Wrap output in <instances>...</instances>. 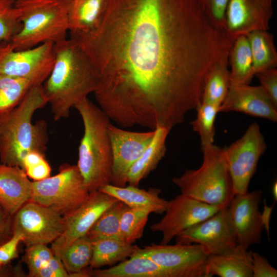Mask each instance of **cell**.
<instances>
[{
	"instance_id": "41",
	"label": "cell",
	"mask_w": 277,
	"mask_h": 277,
	"mask_svg": "<svg viewBox=\"0 0 277 277\" xmlns=\"http://www.w3.org/2000/svg\"><path fill=\"white\" fill-rule=\"evenodd\" d=\"M35 277H69V274L60 258L54 254L37 272Z\"/></svg>"
},
{
	"instance_id": "37",
	"label": "cell",
	"mask_w": 277,
	"mask_h": 277,
	"mask_svg": "<svg viewBox=\"0 0 277 277\" xmlns=\"http://www.w3.org/2000/svg\"><path fill=\"white\" fill-rule=\"evenodd\" d=\"M203 11L216 27H224L226 9L229 0H197Z\"/></svg>"
},
{
	"instance_id": "34",
	"label": "cell",
	"mask_w": 277,
	"mask_h": 277,
	"mask_svg": "<svg viewBox=\"0 0 277 277\" xmlns=\"http://www.w3.org/2000/svg\"><path fill=\"white\" fill-rule=\"evenodd\" d=\"M16 0H0V43L9 42L22 28Z\"/></svg>"
},
{
	"instance_id": "19",
	"label": "cell",
	"mask_w": 277,
	"mask_h": 277,
	"mask_svg": "<svg viewBox=\"0 0 277 277\" xmlns=\"http://www.w3.org/2000/svg\"><path fill=\"white\" fill-rule=\"evenodd\" d=\"M32 181L21 168L0 164V205L11 216L31 200Z\"/></svg>"
},
{
	"instance_id": "5",
	"label": "cell",
	"mask_w": 277,
	"mask_h": 277,
	"mask_svg": "<svg viewBox=\"0 0 277 277\" xmlns=\"http://www.w3.org/2000/svg\"><path fill=\"white\" fill-rule=\"evenodd\" d=\"M73 0H16L22 23L21 30L10 42L15 50L54 44L66 39Z\"/></svg>"
},
{
	"instance_id": "3",
	"label": "cell",
	"mask_w": 277,
	"mask_h": 277,
	"mask_svg": "<svg viewBox=\"0 0 277 277\" xmlns=\"http://www.w3.org/2000/svg\"><path fill=\"white\" fill-rule=\"evenodd\" d=\"M47 104L42 85H34L17 106L0 114L1 163L23 169V159L29 152L45 154L48 141L47 123L41 120L33 123L32 118Z\"/></svg>"
},
{
	"instance_id": "14",
	"label": "cell",
	"mask_w": 277,
	"mask_h": 277,
	"mask_svg": "<svg viewBox=\"0 0 277 277\" xmlns=\"http://www.w3.org/2000/svg\"><path fill=\"white\" fill-rule=\"evenodd\" d=\"M119 201L100 190L89 192L85 201L78 207L63 215L64 228L62 234L51 243L56 254L76 239L87 234L102 214Z\"/></svg>"
},
{
	"instance_id": "17",
	"label": "cell",
	"mask_w": 277,
	"mask_h": 277,
	"mask_svg": "<svg viewBox=\"0 0 277 277\" xmlns=\"http://www.w3.org/2000/svg\"><path fill=\"white\" fill-rule=\"evenodd\" d=\"M274 0H229L223 30L232 41L255 30H268Z\"/></svg>"
},
{
	"instance_id": "29",
	"label": "cell",
	"mask_w": 277,
	"mask_h": 277,
	"mask_svg": "<svg viewBox=\"0 0 277 277\" xmlns=\"http://www.w3.org/2000/svg\"><path fill=\"white\" fill-rule=\"evenodd\" d=\"M92 248V241L85 235L55 254L61 259L69 276L77 277L79 273L90 266Z\"/></svg>"
},
{
	"instance_id": "38",
	"label": "cell",
	"mask_w": 277,
	"mask_h": 277,
	"mask_svg": "<svg viewBox=\"0 0 277 277\" xmlns=\"http://www.w3.org/2000/svg\"><path fill=\"white\" fill-rule=\"evenodd\" d=\"M23 239L21 233L14 232L10 239L0 245V264L2 265L7 264L17 257V247Z\"/></svg>"
},
{
	"instance_id": "7",
	"label": "cell",
	"mask_w": 277,
	"mask_h": 277,
	"mask_svg": "<svg viewBox=\"0 0 277 277\" xmlns=\"http://www.w3.org/2000/svg\"><path fill=\"white\" fill-rule=\"evenodd\" d=\"M89 194L76 165H62L58 172L32 181V201L50 208L63 216L81 205Z\"/></svg>"
},
{
	"instance_id": "25",
	"label": "cell",
	"mask_w": 277,
	"mask_h": 277,
	"mask_svg": "<svg viewBox=\"0 0 277 277\" xmlns=\"http://www.w3.org/2000/svg\"><path fill=\"white\" fill-rule=\"evenodd\" d=\"M95 277H169L165 270L148 258L133 254L116 265L92 270Z\"/></svg>"
},
{
	"instance_id": "4",
	"label": "cell",
	"mask_w": 277,
	"mask_h": 277,
	"mask_svg": "<svg viewBox=\"0 0 277 277\" xmlns=\"http://www.w3.org/2000/svg\"><path fill=\"white\" fill-rule=\"evenodd\" d=\"M74 108L79 113L84 126L76 166L89 192L98 190L111 181L112 157L108 133L110 120L88 97Z\"/></svg>"
},
{
	"instance_id": "16",
	"label": "cell",
	"mask_w": 277,
	"mask_h": 277,
	"mask_svg": "<svg viewBox=\"0 0 277 277\" xmlns=\"http://www.w3.org/2000/svg\"><path fill=\"white\" fill-rule=\"evenodd\" d=\"M261 190L234 195L227 207L238 245L248 248L260 242L264 226L259 205Z\"/></svg>"
},
{
	"instance_id": "11",
	"label": "cell",
	"mask_w": 277,
	"mask_h": 277,
	"mask_svg": "<svg viewBox=\"0 0 277 277\" xmlns=\"http://www.w3.org/2000/svg\"><path fill=\"white\" fill-rule=\"evenodd\" d=\"M64 228L62 214L32 201L24 204L12 216V232L21 233L27 247L51 244L62 234Z\"/></svg>"
},
{
	"instance_id": "28",
	"label": "cell",
	"mask_w": 277,
	"mask_h": 277,
	"mask_svg": "<svg viewBox=\"0 0 277 277\" xmlns=\"http://www.w3.org/2000/svg\"><path fill=\"white\" fill-rule=\"evenodd\" d=\"M228 57L213 65L207 73L204 81L202 102L220 106L230 86Z\"/></svg>"
},
{
	"instance_id": "2",
	"label": "cell",
	"mask_w": 277,
	"mask_h": 277,
	"mask_svg": "<svg viewBox=\"0 0 277 277\" xmlns=\"http://www.w3.org/2000/svg\"><path fill=\"white\" fill-rule=\"evenodd\" d=\"M54 65L42 87L53 118L58 121L68 117L78 102L94 93L99 76L86 53L74 40L54 44Z\"/></svg>"
},
{
	"instance_id": "23",
	"label": "cell",
	"mask_w": 277,
	"mask_h": 277,
	"mask_svg": "<svg viewBox=\"0 0 277 277\" xmlns=\"http://www.w3.org/2000/svg\"><path fill=\"white\" fill-rule=\"evenodd\" d=\"M171 129L158 126L151 142L142 155L129 169L127 176V184L138 186L141 181L154 170L166 152V142Z\"/></svg>"
},
{
	"instance_id": "10",
	"label": "cell",
	"mask_w": 277,
	"mask_h": 277,
	"mask_svg": "<svg viewBox=\"0 0 277 277\" xmlns=\"http://www.w3.org/2000/svg\"><path fill=\"white\" fill-rule=\"evenodd\" d=\"M134 254L151 259L166 271L169 277H205L209 253L200 244L156 245L139 248Z\"/></svg>"
},
{
	"instance_id": "31",
	"label": "cell",
	"mask_w": 277,
	"mask_h": 277,
	"mask_svg": "<svg viewBox=\"0 0 277 277\" xmlns=\"http://www.w3.org/2000/svg\"><path fill=\"white\" fill-rule=\"evenodd\" d=\"M127 207L118 201L102 214L86 235L92 241L108 237L120 238L121 217Z\"/></svg>"
},
{
	"instance_id": "12",
	"label": "cell",
	"mask_w": 277,
	"mask_h": 277,
	"mask_svg": "<svg viewBox=\"0 0 277 277\" xmlns=\"http://www.w3.org/2000/svg\"><path fill=\"white\" fill-rule=\"evenodd\" d=\"M220 209L181 194L168 202L164 216L152 224L150 229L162 233L160 244H168L179 233L207 219Z\"/></svg>"
},
{
	"instance_id": "40",
	"label": "cell",
	"mask_w": 277,
	"mask_h": 277,
	"mask_svg": "<svg viewBox=\"0 0 277 277\" xmlns=\"http://www.w3.org/2000/svg\"><path fill=\"white\" fill-rule=\"evenodd\" d=\"M251 267L252 277L277 276V270L258 252H252Z\"/></svg>"
},
{
	"instance_id": "26",
	"label": "cell",
	"mask_w": 277,
	"mask_h": 277,
	"mask_svg": "<svg viewBox=\"0 0 277 277\" xmlns=\"http://www.w3.org/2000/svg\"><path fill=\"white\" fill-rule=\"evenodd\" d=\"M230 84H249L255 75L248 39L246 35L235 38L228 54Z\"/></svg>"
},
{
	"instance_id": "20",
	"label": "cell",
	"mask_w": 277,
	"mask_h": 277,
	"mask_svg": "<svg viewBox=\"0 0 277 277\" xmlns=\"http://www.w3.org/2000/svg\"><path fill=\"white\" fill-rule=\"evenodd\" d=\"M251 250L238 245L231 251L209 254L205 266V277H252Z\"/></svg>"
},
{
	"instance_id": "18",
	"label": "cell",
	"mask_w": 277,
	"mask_h": 277,
	"mask_svg": "<svg viewBox=\"0 0 277 277\" xmlns=\"http://www.w3.org/2000/svg\"><path fill=\"white\" fill-rule=\"evenodd\" d=\"M231 111L277 122V105L261 85L230 84L219 112Z\"/></svg>"
},
{
	"instance_id": "30",
	"label": "cell",
	"mask_w": 277,
	"mask_h": 277,
	"mask_svg": "<svg viewBox=\"0 0 277 277\" xmlns=\"http://www.w3.org/2000/svg\"><path fill=\"white\" fill-rule=\"evenodd\" d=\"M32 86L27 80L0 74V114L17 106Z\"/></svg>"
},
{
	"instance_id": "36",
	"label": "cell",
	"mask_w": 277,
	"mask_h": 277,
	"mask_svg": "<svg viewBox=\"0 0 277 277\" xmlns=\"http://www.w3.org/2000/svg\"><path fill=\"white\" fill-rule=\"evenodd\" d=\"M23 169L33 181H39L49 177L51 168L45 159V154L31 151L24 157Z\"/></svg>"
},
{
	"instance_id": "27",
	"label": "cell",
	"mask_w": 277,
	"mask_h": 277,
	"mask_svg": "<svg viewBox=\"0 0 277 277\" xmlns=\"http://www.w3.org/2000/svg\"><path fill=\"white\" fill-rule=\"evenodd\" d=\"M246 35L250 45L254 74L276 68L277 52L273 35L268 30H255Z\"/></svg>"
},
{
	"instance_id": "8",
	"label": "cell",
	"mask_w": 277,
	"mask_h": 277,
	"mask_svg": "<svg viewBox=\"0 0 277 277\" xmlns=\"http://www.w3.org/2000/svg\"><path fill=\"white\" fill-rule=\"evenodd\" d=\"M54 44L15 50L10 42L0 43V74L27 80L33 85H43L54 65Z\"/></svg>"
},
{
	"instance_id": "45",
	"label": "cell",
	"mask_w": 277,
	"mask_h": 277,
	"mask_svg": "<svg viewBox=\"0 0 277 277\" xmlns=\"http://www.w3.org/2000/svg\"><path fill=\"white\" fill-rule=\"evenodd\" d=\"M73 2H75L77 1L78 0H73Z\"/></svg>"
},
{
	"instance_id": "6",
	"label": "cell",
	"mask_w": 277,
	"mask_h": 277,
	"mask_svg": "<svg viewBox=\"0 0 277 277\" xmlns=\"http://www.w3.org/2000/svg\"><path fill=\"white\" fill-rule=\"evenodd\" d=\"M202 165L172 179L181 194L221 209L227 208L235 194L223 148L214 144L201 147Z\"/></svg>"
},
{
	"instance_id": "46",
	"label": "cell",
	"mask_w": 277,
	"mask_h": 277,
	"mask_svg": "<svg viewBox=\"0 0 277 277\" xmlns=\"http://www.w3.org/2000/svg\"><path fill=\"white\" fill-rule=\"evenodd\" d=\"M2 266V265L0 264V268H1V267Z\"/></svg>"
},
{
	"instance_id": "1",
	"label": "cell",
	"mask_w": 277,
	"mask_h": 277,
	"mask_svg": "<svg viewBox=\"0 0 277 277\" xmlns=\"http://www.w3.org/2000/svg\"><path fill=\"white\" fill-rule=\"evenodd\" d=\"M70 38L98 74V107L121 127L149 130L184 122L233 42L197 0H109L97 29Z\"/></svg>"
},
{
	"instance_id": "39",
	"label": "cell",
	"mask_w": 277,
	"mask_h": 277,
	"mask_svg": "<svg viewBox=\"0 0 277 277\" xmlns=\"http://www.w3.org/2000/svg\"><path fill=\"white\" fill-rule=\"evenodd\" d=\"M261 86L264 89L273 102L277 105V69H268L256 73Z\"/></svg>"
},
{
	"instance_id": "35",
	"label": "cell",
	"mask_w": 277,
	"mask_h": 277,
	"mask_svg": "<svg viewBox=\"0 0 277 277\" xmlns=\"http://www.w3.org/2000/svg\"><path fill=\"white\" fill-rule=\"evenodd\" d=\"M54 255L47 245L37 244L27 247L23 258L28 268V276L35 277L37 272L43 267Z\"/></svg>"
},
{
	"instance_id": "15",
	"label": "cell",
	"mask_w": 277,
	"mask_h": 277,
	"mask_svg": "<svg viewBox=\"0 0 277 277\" xmlns=\"http://www.w3.org/2000/svg\"><path fill=\"white\" fill-rule=\"evenodd\" d=\"M112 166L110 184L127 185L128 172L153 138L154 130L137 132L124 130L111 123L108 126Z\"/></svg>"
},
{
	"instance_id": "22",
	"label": "cell",
	"mask_w": 277,
	"mask_h": 277,
	"mask_svg": "<svg viewBox=\"0 0 277 277\" xmlns=\"http://www.w3.org/2000/svg\"><path fill=\"white\" fill-rule=\"evenodd\" d=\"M109 0H78L72 4L69 14L70 37L90 34L103 21Z\"/></svg>"
},
{
	"instance_id": "9",
	"label": "cell",
	"mask_w": 277,
	"mask_h": 277,
	"mask_svg": "<svg viewBox=\"0 0 277 277\" xmlns=\"http://www.w3.org/2000/svg\"><path fill=\"white\" fill-rule=\"evenodd\" d=\"M266 144L256 123L251 124L243 136L224 149L235 195L248 191Z\"/></svg>"
},
{
	"instance_id": "42",
	"label": "cell",
	"mask_w": 277,
	"mask_h": 277,
	"mask_svg": "<svg viewBox=\"0 0 277 277\" xmlns=\"http://www.w3.org/2000/svg\"><path fill=\"white\" fill-rule=\"evenodd\" d=\"M12 222V216L0 205V241H6L13 234Z\"/></svg>"
},
{
	"instance_id": "43",
	"label": "cell",
	"mask_w": 277,
	"mask_h": 277,
	"mask_svg": "<svg viewBox=\"0 0 277 277\" xmlns=\"http://www.w3.org/2000/svg\"><path fill=\"white\" fill-rule=\"evenodd\" d=\"M272 207H268L265 206L264 212L262 213V217L264 226V228L269 230V222L270 219V215L272 211Z\"/></svg>"
},
{
	"instance_id": "32",
	"label": "cell",
	"mask_w": 277,
	"mask_h": 277,
	"mask_svg": "<svg viewBox=\"0 0 277 277\" xmlns=\"http://www.w3.org/2000/svg\"><path fill=\"white\" fill-rule=\"evenodd\" d=\"M150 211L127 207L120 220V238L126 243L133 244L143 235Z\"/></svg>"
},
{
	"instance_id": "24",
	"label": "cell",
	"mask_w": 277,
	"mask_h": 277,
	"mask_svg": "<svg viewBox=\"0 0 277 277\" xmlns=\"http://www.w3.org/2000/svg\"><path fill=\"white\" fill-rule=\"evenodd\" d=\"M92 242L91 268L112 266L132 256L139 247L125 242L119 237H108Z\"/></svg>"
},
{
	"instance_id": "44",
	"label": "cell",
	"mask_w": 277,
	"mask_h": 277,
	"mask_svg": "<svg viewBox=\"0 0 277 277\" xmlns=\"http://www.w3.org/2000/svg\"><path fill=\"white\" fill-rule=\"evenodd\" d=\"M272 195H273L274 200L275 202H276L277 200V182L276 181H275L272 185Z\"/></svg>"
},
{
	"instance_id": "13",
	"label": "cell",
	"mask_w": 277,
	"mask_h": 277,
	"mask_svg": "<svg viewBox=\"0 0 277 277\" xmlns=\"http://www.w3.org/2000/svg\"><path fill=\"white\" fill-rule=\"evenodd\" d=\"M176 243L197 244L209 254H222L238 245L227 208L219 210L207 219L188 228L175 238Z\"/></svg>"
},
{
	"instance_id": "21",
	"label": "cell",
	"mask_w": 277,
	"mask_h": 277,
	"mask_svg": "<svg viewBox=\"0 0 277 277\" xmlns=\"http://www.w3.org/2000/svg\"><path fill=\"white\" fill-rule=\"evenodd\" d=\"M98 190L115 197L129 208L145 209L155 214L164 213L168 202L160 196L161 191L156 188L146 190L138 186L118 187L110 184Z\"/></svg>"
},
{
	"instance_id": "33",
	"label": "cell",
	"mask_w": 277,
	"mask_h": 277,
	"mask_svg": "<svg viewBox=\"0 0 277 277\" xmlns=\"http://www.w3.org/2000/svg\"><path fill=\"white\" fill-rule=\"evenodd\" d=\"M220 106L201 102L195 108L196 118L190 124L200 137L201 147L213 144L215 135V120Z\"/></svg>"
}]
</instances>
